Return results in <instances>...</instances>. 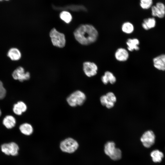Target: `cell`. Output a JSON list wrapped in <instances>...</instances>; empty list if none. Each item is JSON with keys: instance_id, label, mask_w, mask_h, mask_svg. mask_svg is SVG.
<instances>
[{"instance_id": "cell-25", "label": "cell", "mask_w": 165, "mask_h": 165, "mask_svg": "<svg viewBox=\"0 0 165 165\" xmlns=\"http://www.w3.org/2000/svg\"><path fill=\"white\" fill-rule=\"evenodd\" d=\"M105 95L107 99V103L108 102H112L115 103L116 102V97L113 93L111 92H108Z\"/></svg>"}, {"instance_id": "cell-24", "label": "cell", "mask_w": 165, "mask_h": 165, "mask_svg": "<svg viewBox=\"0 0 165 165\" xmlns=\"http://www.w3.org/2000/svg\"><path fill=\"white\" fill-rule=\"evenodd\" d=\"M10 147V155L12 156H16L18 152L19 147L16 143L11 142L9 143Z\"/></svg>"}, {"instance_id": "cell-8", "label": "cell", "mask_w": 165, "mask_h": 165, "mask_svg": "<svg viewBox=\"0 0 165 165\" xmlns=\"http://www.w3.org/2000/svg\"><path fill=\"white\" fill-rule=\"evenodd\" d=\"M83 70L85 74L88 77L95 75L98 70V67L94 63L86 61L83 63Z\"/></svg>"}, {"instance_id": "cell-31", "label": "cell", "mask_w": 165, "mask_h": 165, "mask_svg": "<svg viewBox=\"0 0 165 165\" xmlns=\"http://www.w3.org/2000/svg\"><path fill=\"white\" fill-rule=\"evenodd\" d=\"M2 0H0V1H2Z\"/></svg>"}, {"instance_id": "cell-23", "label": "cell", "mask_w": 165, "mask_h": 165, "mask_svg": "<svg viewBox=\"0 0 165 165\" xmlns=\"http://www.w3.org/2000/svg\"><path fill=\"white\" fill-rule=\"evenodd\" d=\"M152 3L153 0H140V6L144 9H147L151 8Z\"/></svg>"}, {"instance_id": "cell-16", "label": "cell", "mask_w": 165, "mask_h": 165, "mask_svg": "<svg viewBox=\"0 0 165 165\" xmlns=\"http://www.w3.org/2000/svg\"><path fill=\"white\" fill-rule=\"evenodd\" d=\"M139 40L137 38L128 39L126 42L128 50L130 51L138 50L139 49Z\"/></svg>"}, {"instance_id": "cell-1", "label": "cell", "mask_w": 165, "mask_h": 165, "mask_svg": "<svg viewBox=\"0 0 165 165\" xmlns=\"http://www.w3.org/2000/svg\"><path fill=\"white\" fill-rule=\"evenodd\" d=\"M76 40L80 44L87 45L95 42L98 34L96 29L92 25L82 24L78 26L74 32Z\"/></svg>"}, {"instance_id": "cell-7", "label": "cell", "mask_w": 165, "mask_h": 165, "mask_svg": "<svg viewBox=\"0 0 165 165\" xmlns=\"http://www.w3.org/2000/svg\"><path fill=\"white\" fill-rule=\"evenodd\" d=\"M12 75L14 79L18 80L21 82L29 79L30 77L29 72H25L23 68L20 66L18 67L14 71Z\"/></svg>"}, {"instance_id": "cell-22", "label": "cell", "mask_w": 165, "mask_h": 165, "mask_svg": "<svg viewBox=\"0 0 165 165\" xmlns=\"http://www.w3.org/2000/svg\"><path fill=\"white\" fill-rule=\"evenodd\" d=\"M59 16L60 19L67 24L70 23L72 19L71 14L67 10H63L60 13Z\"/></svg>"}, {"instance_id": "cell-13", "label": "cell", "mask_w": 165, "mask_h": 165, "mask_svg": "<svg viewBox=\"0 0 165 165\" xmlns=\"http://www.w3.org/2000/svg\"><path fill=\"white\" fill-rule=\"evenodd\" d=\"M27 108V106L24 102L19 101L14 105L13 110L15 114L20 116L26 111Z\"/></svg>"}, {"instance_id": "cell-28", "label": "cell", "mask_w": 165, "mask_h": 165, "mask_svg": "<svg viewBox=\"0 0 165 165\" xmlns=\"http://www.w3.org/2000/svg\"><path fill=\"white\" fill-rule=\"evenodd\" d=\"M100 101L102 105H105L107 103V99L105 95H103L100 97Z\"/></svg>"}, {"instance_id": "cell-19", "label": "cell", "mask_w": 165, "mask_h": 165, "mask_svg": "<svg viewBox=\"0 0 165 165\" xmlns=\"http://www.w3.org/2000/svg\"><path fill=\"white\" fill-rule=\"evenodd\" d=\"M156 20L154 17H150L144 20L142 24V28L147 30L154 28L156 25Z\"/></svg>"}, {"instance_id": "cell-29", "label": "cell", "mask_w": 165, "mask_h": 165, "mask_svg": "<svg viewBox=\"0 0 165 165\" xmlns=\"http://www.w3.org/2000/svg\"><path fill=\"white\" fill-rule=\"evenodd\" d=\"M1 114H2V112H1V110L0 109V116L1 115Z\"/></svg>"}, {"instance_id": "cell-10", "label": "cell", "mask_w": 165, "mask_h": 165, "mask_svg": "<svg viewBox=\"0 0 165 165\" xmlns=\"http://www.w3.org/2000/svg\"><path fill=\"white\" fill-rule=\"evenodd\" d=\"M153 65L156 69L161 71H165V54H162L153 60Z\"/></svg>"}, {"instance_id": "cell-5", "label": "cell", "mask_w": 165, "mask_h": 165, "mask_svg": "<svg viewBox=\"0 0 165 165\" xmlns=\"http://www.w3.org/2000/svg\"><path fill=\"white\" fill-rule=\"evenodd\" d=\"M60 147L63 152L71 153H73L77 149L79 144L75 140L69 138L61 141Z\"/></svg>"}, {"instance_id": "cell-9", "label": "cell", "mask_w": 165, "mask_h": 165, "mask_svg": "<svg viewBox=\"0 0 165 165\" xmlns=\"http://www.w3.org/2000/svg\"><path fill=\"white\" fill-rule=\"evenodd\" d=\"M152 15L159 18H163L165 15V6L161 2L157 3L151 7Z\"/></svg>"}, {"instance_id": "cell-21", "label": "cell", "mask_w": 165, "mask_h": 165, "mask_svg": "<svg viewBox=\"0 0 165 165\" xmlns=\"http://www.w3.org/2000/svg\"><path fill=\"white\" fill-rule=\"evenodd\" d=\"M122 31L127 34L132 33L134 30V27L133 24L130 22H126L122 25Z\"/></svg>"}, {"instance_id": "cell-17", "label": "cell", "mask_w": 165, "mask_h": 165, "mask_svg": "<svg viewBox=\"0 0 165 165\" xmlns=\"http://www.w3.org/2000/svg\"><path fill=\"white\" fill-rule=\"evenodd\" d=\"M3 125L7 129H10L14 127L16 124L15 118L11 115H7L3 119Z\"/></svg>"}, {"instance_id": "cell-2", "label": "cell", "mask_w": 165, "mask_h": 165, "mask_svg": "<svg viewBox=\"0 0 165 165\" xmlns=\"http://www.w3.org/2000/svg\"><path fill=\"white\" fill-rule=\"evenodd\" d=\"M86 99L85 94L80 90H77L71 94L67 97L66 101L69 106L75 107L82 105Z\"/></svg>"}, {"instance_id": "cell-3", "label": "cell", "mask_w": 165, "mask_h": 165, "mask_svg": "<svg viewBox=\"0 0 165 165\" xmlns=\"http://www.w3.org/2000/svg\"><path fill=\"white\" fill-rule=\"evenodd\" d=\"M104 152L106 155L114 160H118L121 158V150L115 147V143L113 141L108 142L105 144Z\"/></svg>"}, {"instance_id": "cell-12", "label": "cell", "mask_w": 165, "mask_h": 165, "mask_svg": "<svg viewBox=\"0 0 165 165\" xmlns=\"http://www.w3.org/2000/svg\"><path fill=\"white\" fill-rule=\"evenodd\" d=\"M115 56L116 59L119 61H125L129 58V54L126 49L120 48L117 49L115 52Z\"/></svg>"}, {"instance_id": "cell-20", "label": "cell", "mask_w": 165, "mask_h": 165, "mask_svg": "<svg viewBox=\"0 0 165 165\" xmlns=\"http://www.w3.org/2000/svg\"><path fill=\"white\" fill-rule=\"evenodd\" d=\"M19 130L22 134L28 136L31 134L33 131L32 125L28 123H23L20 125Z\"/></svg>"}, {"instance_id": "cell-30", "label": "cell", "mask_w": 165, "mask_h": 165, "mask_svg": "<svg viewBox=\"0 0 165 165\" xmlns=\"http://www.w3.org/2000/svg\"><path fill=\"white\" fill-rule=\"evenodd\" d=\"M5 0V1H8L9 0Z\"/></svg>"}, {"instance_id": "cell-14", "label": "cell", "mask_w": 165, "mask_h": 165, "mask_svg": "<svg viewBox=\"0 0 165 165\" xmlns=\"http://www.w3.org/2000/svg\"><path fill=\"white\" fill-rule=\"evenodd\" d=\"M101 80L104 84H107L109 82L113 84L116 82V78L112 72L107 71L105 72L104 75L101 77Z\"/></svg>"}, {"instance_id": "cell-15", "label": "cell", "mask_w": 165, "mask_h": 165, "mask_svg": "<svg viewBox=\"0 0 165 165\" xmlns=\"http://www.w3.org/2000/svg\"><path fill=\"white\" fill-rule=\"evenodd\" d=\"M150 155L152 161L155 163L161 162L164 157L163 152L157 149L152 151L150 153Z\"/></svg>"}, {"instance_id": "cell-11", "label": "cell", "mask_w": 165, "mask_h": 165, "mask_svg": "<svg viewBox=\"0 0 165 165\" xmlns=\"http://www.w3.org/2000/svg\"><path fill=\"white\" fill-rule=\"evenodd\" d=\"M53 8L56 10H69L73 11H85L86 10V7L81 5H70L62 7H57L53 5Z\"/></svg>"}, {"instance_id": "cell-6", "label": "cell", "mask_w": 165, "mask_h": 165, "mask_svg": "<svg viewBox=\"0 0 165 165\" xmlns=\"http://www.w3.org/2000/svg\"><path fill=\"white\" fill-rule=\"evenodd\" d=\"M155 135L152 130L145 132L140 138L143 145L146 148H149L152 146L155 141Z\"/></svg>"}, {"instance_id": "cell-4", "label": "cell", "mask_w": 165, "mask_h": 165, "mask_svg": "<svg viewBox=\"0 0 165 165\" xmlns=\"http://www.w3.org/2000/svg\"><path fill=\"white\" fill-rule=\"evenodd\" d=\"M49 35L54 46L59 48H63L65 46L66 39L64 34L60 32L53 28L51 30Z\"/></svg>"}, {"instance_id": "cell-26", "label": "cell", "mask_w": 165, "mask_h": 165, "mask_svg": "<svg viewBox=\"0 0 165 165\" xmlns=\"http://www.w3.org/2000/svg\"><path fill=\"white\" fill-rule=\"evenodd\" d=\"M2 151L7 155H10V147L9 143H4L1 146Z\"/></svg>"}, {"instance_id": "cell-18", "label": "cell", "mask_w": 165, "mask_h": 165, "mask_svg": "<svg viewBox=\"0 0 165 165\" xmlns=\"http://www.w3.org/2000/svg\"><path fill=\"white\" fill-rule=\"evenodd\" d=\"M7 56L12 61H17L21 57L20 51L16 48H11L8 52Z\"/></svg>"}, {"instance_id": "cell-27", "label": "cell", "mask_w": 165, "mask_h": 165, "mask_svg": "<svg viewBox=\"0 0 165 165\" xmlns=\"http://www.w3.org/2000/svg\"><path fill=\"white\" fill-rule=\"evenodd\" d=\"M6 90L4 87L2 82L0 80V99H3L6 96Z\"/></svg>"}]
</instances>
